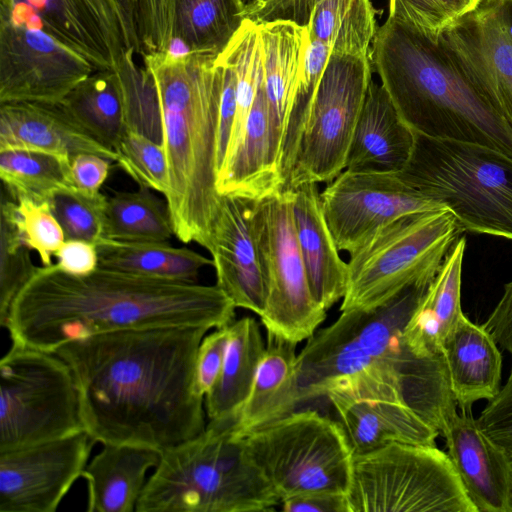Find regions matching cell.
Instances as JSON below:
<instances>
[{"label":"cell","mask_w":512,"mask_h":512,"mask_svg":"<svg viewBox=\"0 0 512 512\" xmlns=\"http://www.w3.org/2000/svg\"><path fill=\"white\" fill-rule=\"evenodd\" d=\"M210 329H127L73 340L54 352L71 368L85 430L96 442L163 452L206 427L195 384L199 344Z\"/></svg>","instance_id":"cell-1"},{"label":"cell","mask_w":512,"mask_h":512,"mask_svg":"<svg viewBox=\"0 0 512 512\" xmlns=\"http://www.w3.org/2000/svg\"><path fill=\"white\" fill-rule=\"evenodd\" d=\"M235 305L217 286L98 268L74 276L57 264L36 267L16 295L4 328L12 343L54 352L92 335L150 327L216 329Z\"/></svg>","instance_id":"cell-2"},{"label":"cell","mask_w":512,"mask_h":512,"mask_svg":"<svg viewBox=\"0 0 512 512\" xmlns=\"http://www.w3.org/2000/svg\"><path fill=\"white\" fill-rule=\"evenodd\" d=\"M439 269L431 270L371 310L342 311L297 354L298 407L325 398L333 384L355 378L396 389L440 435L456 413L444 356L417 352L405 328Z\"/></svg>","instance_id":"cell-3"},{"label":"cell","mask_w":512,"mask_h":512,"mask_svg":"<svg viewBox=\"0 0 512 512\" xmlns=\"http://www.w3.org/2000/svg\"><path fill=\"white\" fill-rule=\"evenodd\" d=\"M218 54L175 52L142 57L158 97L174 235L207 247L221 195L217 138L222 67Z\"/></svg>","instance_id":"cell-4"},{"label":"cell","mask_w":512,"mask_h":512,"mask_svg":"<svg viewBox=\"0 0 512 512\" xmlns=\"http://www.w3.org/2000/svg\"><path fill=\"white\" fill-rule=\"evenodd\" d=\"M372 67L414 133L482 144L512 157V128L436 42L390 19L377 28Z\"/></svg>","instance_id":"cell-5"},{"label":"cell","mask_w":512,"mask_h":512,"mask_svg":"<svg viewBox=\"0 0 512 512\" xmlns=\"http://www.w3.org/2000/svg\"><path fill=\"white\" fill-rule=\"evenodd\" d=\"M280 504L231 421L161 452L137 512H253Z\"/></svg>","instance_id":"cell-6"},{"label":"cell","mask_w":512,"mask_h":512,"mask_svg":"<svg viewBox=\"0 0 512 512\" xmlns=\"http://www.w3.org/2000/svg\"><path fill=\"white\" fill-rule=\"evenodd\" d=\"M410 187L456 218L463 231L512 240V157L478 143L415 133L404 167Z\"/></svg>","instance_id":"cell-7"},{"label":"cell","mask_w":512,"mask_h":512,"mask_svg":"<svg viewBox=\"0 0 512 512\" xmlns=\"http://www.w3.org/2000/svg\"><path fill=\"white\" fill-rule=\"evenodd\" d=\"M243 440L280 503L310 492L347 494L354 451L340 422L299 408Z\"/></svg>","instance_id":"cell-8"},{"label":"cell","mask_w":512,"mask_h":512,"mask_svg":"<svg viewBox=\"0 0 512 512\" xmlns=\"http://www.w3.org/2000/svg\"><path fill=\"white\" fill-rule=\"evenodd\" d=\"M349 512H478L436 445L391 443L354 454Z\"/></svg>","instance_id":"cell-9"},{"label":"cell","mask_w":512,"mask_h":512,"mask_svg":"<svg viewBox=\"0 0 512 512\" xmlns=\"http://www.w3.org/2000/svg\"><path fill=\"white\" fill-rule=\"evenodd\" d=\"M463 230L447 209L400 217L351 252L342 311L374 309L439 269Z\"/></svg>","instance_id":"cell-10"},{"label":"cell","mask_w":512,"mask_h":512,"mask_svg":"<svg viewBox=\"0 0 512 512\" xmlns=\"http://www.w3.org/2000/svg\"><path fill=\"white\" fill-rule=\"evenodd\" d=\"M83 430L69 365L55 352L12 343L0 360V452Z\"/></svg>","instance_id":"cell-11"},{"label":"cell","mask_w":512,"mask_h":512,"mask_svg":"<svg viewBox=\"0 0 512 512\" xmlns=\"http://www.w3.org/2000/svg\"><path fill=\"white\" fill-rule=\"evenodd\" d=\"M369 55L331 54L307 118L285 189L331 182L346 167L353 134L372 81Z\"/></svg>","instance_id":"cell-12"},{"label":"cell","mask_w":512,"mask_h":512,"mask_svg":"<svg viewBox=\"0 0 512 512\" xmlns=\"http://www.w3.org/2000/svg\"><path fill=\"white\" fill-rule=\"evenodd\" d=\"M292 201V189L259 200L256 228L268 287L261 322L267 333L298 344L315 334L326 318V309L310 289Z\"/></svg>","instance_id":"cell-13"},{"label":"cell","mask_w":512,"mask_h":512,"mask_svg":"<svg viewBox=\"0 0 512 512\" xmlns=\"http://www.w3.org/2000/svg\"><path fill=\"white\" fill-rule=\"evenodd\" d=\"M326 222L349 254L380 228L405 215L446 209L403 182L396 172L344 170L321 193Z\"/></svg>","instance_id":"cell-14"},{"label":"cell","mask_w":512,"mask_h":512,"mask_svg":"<svg viewBox=\"0 0 512 512\" xmlns=\"http://www.w3.org/2000/svg\"><path fill=\"white\" fill-rule=\"evenodd\" d=\"M95 443L83 430L0 452V511H56L83 475Z\"/></svg>","instance_id":"cell-15"},{"label":"cell","mask_w":512,"mask_h":512,"mask_svg":"<svg viewBox=\"0 0 512 512\" xmlns=\"http://www.w3.org/2000/svg\"><path fill=\"white\" fill-rule=\"evenodd\" d=\"M0 24L40 29L95 70H114L126 51L114 0H0Z\"/></svg>","instance_id":"cell-16"},{"label":"cell","mask_w":512,"mask_h":512,"mask_svg":"<svg viewBox=\"0 0 512 512\" xmlns=\"http://www.w3.org/2000/svg\"><path fill=\"white\" fill-rule=\"evenodd\" d=\"M439 41L512 128V0H483Z\"/></svg>","instance_id":"cell-17"},{"label":"cell","mask_w":512,"mask_h":512,"mask_svg":"<svg viewBox=\"0 0 512 512\" xmlns=\"http://www.w3.org/2000/svg\"><path fill=\"white\" fill-rule=\"evenodd\" d=\"M94 71L44 31L0 24V103H60Z\"/></svg>","instance_id":"cell-18"},{"label":"cell","mask_w":512,"mask_h":512,"mask_svg":"<svg viewBox=\"0 0 512 512\" xmlns=\"http://www.w3.org/2000/svg\"><path fill=\"white\" fill-rule=\"evenodd\" d=\"M340 417L354 454L391 443L435 445L439 431L388 386L367 379L335 383L325 393Z\"/></svg>","instance_id":"cell-19"},{"label":"cell","mask_w":512,"mask_h":512,"mask_svg":"<svg viewBox=\"0 0 512 512\" xmlns=\"http://www.w3.org/2000/svg\"><path fill=\"white\" fill-rule=\"evenodd\" d=\"M221 196L206 247L216 271V285L236 308L260 317L266 307L268 287L256 228L259 200Z\"/></svg>","instance_id":"cell-20"},{"label":"cell","mask_w":512,"mask_h":512,"mask_svg":"<svg viewBox=\"0 0 512 512\" xmlns=\"http://www.w3.org/2000/svg\"><path fill=\"white\" fill-rule=\"evenodd\" d=\"M376 13L372 0H255L244 6L242 16L257 23L293 22L334 55H369Z\"/></svg>","instance_id":"cell-21"},{"label":"cell","mask_w":512,"mask_h":512,"mask_svg":"<svg viewBox=\"0 0 512 512\" xmlns=\"http://www.w3.org/2000/svg\"><path fill=\"white\" fill-rule=\"evenodd\" d=\"M448 455L478 512H510L512 462L479 427L457 412L441 432Z\"/></svg>","instance_id":"cell-22"},{"label":"cell","mask_w":512,"mask_h":512,"mask_svg":"<svg viewBox=\"0 0 512 512\" xmlns=\"http://www.w3.org/2000/svg\"><path fill=\"white\" fill-rule=\"evenodd\" d=\"M8 149L42 151L70 161L81 153L117 160L116 152L90 136L62 102L0 103V150Z\"/></svg>","instance_id":"cell-23"},{"label":"cell","mask_w":512,"mask_h":512,"mask_svg":"<svg viewBox=\"0 0 512 512\" xmlns=\"http://www.w3.org/2000/svg\"><path fill=\"white\" fill-rule=\"evenodd\" d=\"M292 192L296 236L310 289L327 310L345 295L348 264L340 257L326 222L317 183L300 184Z\"/></svg>","instance_id":"cell-24"},{"label":"cell","mask_w":512,"mask_h":512,"mask_svg":"<svg viewBox=\"0 0 512 512\" xmlns=\"http://www.w3.org/2000/svg\"><path fill=\"white\" fill-rule=\"evenodd\" d=\"M220 195H237L262 200L284 189L272 145L269 108L263 81L233 148L226 154L217 173Z\"/></svg>","instance_id":"cell-25"},{"label":"cell","mask_w":512,"mask_h":512,"mask_svg":"<svg viewBox=\"0 0 512 512\" xmlns=\"http://www.w3.org/2000/svg\"><path fill=\"white\" fill-rule=\"evenodd\" d=\"M415 133L400 118L383 86L373 79L360 113L345 170L393 173L408 161Z\"/></svg>","instance_id":"cell-26"},{"label":"cell","mask_w":512,"mask_h":512,"mask_svg":"<svg viewBox=\"0 0 512 512\" xmlns=\"http://www.w3.org/2000/svg\"><path fill=\"white\" fill-rule=\"evenodd\" d=\"M258 26L272 152L282 177L281 154L285 126L302 68L307 31L302 26L284 20L261 22Z\"/></svg>","instance_id":"cell-27"},{"label":"cell","mask_w":512,"mask_h":512,"mask_svg":"<svg viewBox=\"0 0 512 512\" xmlns=\"http://www.w3.org/2000/svg\"><path fill=\"white\" fill-rule=\"evenodd\" d=\"M450 387L461 412H471L481 399L491 400L501 388L502 356L483 327L464 314L442 345Z\"/></svg>","instance_id":"cell-28"},{"label":"cell","mask_w":512,"mask_h":512,"mask_svg":"<svg viewBox=\"0 0 512 512\" xmlns=\"http://www.w3.org/2000/svg\"><path fill=\"white\" fill-rule=\"evenodd\" d=\"M161 452L137 445L104 444L87 464L88 512H133L146 486L147 472L155 468Z\"/></svg>","instance_id":"cell-29"},{"label":"cell","mask_w":512,"mask_h":512,"mask_svg":"<svg viewBox=\"0 0 512 512\" xmlns=\"http://www.w3.org/2000/svg\"><path fill=\"white\" fill-rule=\"evenodd\" d=\"M296 343L267 333V343L251 390L232 423L244 437L299 409Z\"/></svg>","instance_id":"cell-30"},{"label":"cell","mask_w":512,"mask_h":512,"mask_svg":"<svg viewBox=\"0 0 512 512\" xmlns=\"http://www.w3.org/2000/svg\"><path fill=\"white\" fill-rule=\"evenodd\" d=\"M465 247V237L453 244L405 328L408 342L423 355L443 356V342L464 314L461 279Z\"/></svg>","instance_id":"cell-31"},{"label":"cell","mask_w":512,"mask_h":512,"mask_svg":"<svg viewBox=\"0 0 512 512\" xmlns=\"http://www.w3.org/2000/svg\"><path fill=\"white\" fill-rule=\"evenodd\" d=\"M228 329L220 375L204 400L209 421L234 422L249 395L266 348L259 323L254 318L234 320Z\"/></svg>","instance_id":"cell-32"},{"label":"cell","mask_w":512,"mask_h":512,"mask_svg":"<svg viewBox=\"0 0 512 512\" xmlns=\"http://www.w3.org/2000/svg\"><path fill=\"white\" fill-rule=\"evenodd\" d=\"M99 266L146 277L197 282L212 259L167 242H130L104 238L97 244Z\"/></svg>","instance_id":"cell-33"},{"label":"cell","mask_w":512,"mask_h":512,"mask_svg":"<svg viewBox=\"0 0 512 512\" xmlns=\"http://www.w3.org/2000/svg\"><path fill=\"white\" fill-rule=\"evenodd\" d=\"M173 41L188 52L219 54L240 28L242 0H170Z\"/></svg>","instance_id":"cell-34"},{"label":"cell","mask_w":512,"mask_h":512,"mask_svg":"<svg viewBox=\"0 0 512 512\" xmlns=\"http://www.w3.org/2000/svg\"><path fill=\"white\" fill-rule=\"evenodd\" d=\"M62 104L90 136L114 150L125 129L123 92L115 70L94 71Z\"/></svg>","instance_id":"cell-35"},{"label":"cell","mask_w":512,"mask_h":512,"mask_svg":"<svg viewBox=\"0 0 512 512\" xmlns=\"http://www.w3.org/2000/svg\"><path fill=\"white\" fill-rule=\"evenodd\" d=\"M0 178L12 200L49 202L57 192L77 188L69 159L36 150H0Z\"/></svg>","instance_id":"cell-36"},{"label":"cell","mask_w":512,"mask_h":512,"mask_svg":"<svg viewBox=\"0 0 512 512\" xmlns=\"http://www.w3.org/2000/svg\"><path fill=\"white\" fill-rule=\"evenodd\" d=\"M174 235L166 201L149 188L117 192L107 198L104 238L130 242H167Z\"/></svg>","instance_id":"cell-37"},{"label":"cell","mask_w":512,"mask_h":512,"mask_svg":"<svg viewBox=\"0 0 512 512\" xmlns=\"http://www.w3.org/2000/svg\"><path fill=\"white\" fill-rule=\"evenodd\" d=\"M1 218L13 226L26 247L38 254L43 266L53 264L52 257L66 238L49 202L3 200Z\"/></svg>","instance_id":"cell-38"},{"label":"cell","mask_w":512,"mask_h":512,"mask_svg":"<svg viewBox=\"0 0 512 512\" xmlns=\"http://www.w3.org/2000/svg\"><path fill=\"white\" fill-rule=\"evenodd\" d=\"M106 204L107 198L100 191L87 192L78 188L57 192L49 200L66 239L96 245L104 239Z\"/></svg>","instance_id":"cell-39"},{"label":"cell","mask_w":512,"mask_h":512,"mask_svg":"<svg viewBox=\"0 0 512 512\" xmlns=\"http://www.w3.org/2000/svg\"><path fill=\"white\" fill-rule=\"evenodd\" d=\"M483 0H389V18L436 42Z\"/></svg>","instance_id":"cell-40"},{"label":"cell","mask_w":512,"mask_h":512,"mask_svg":"<svg viewBox=\"0 0 512 512\" xmlns=\"http://www.w3.org/2000/svg\"><path fill=\"white\" fill-rule=\"evenodd\" d=\"M117 165L139 186L165 194L168 187L167 159L162 143L125 129L114 148Z\"/></svg>","instance_id":"cell-41"},{"label":"cell","mask_w":512,"mask_h":512,"mask_svg":"<svg viewBox=\"0 0 512 512\" xmlns=\"http://www.w3.org/2000/svg\"><path fill=\"white\" fill-rule=\"evenodd\" d=\"M0 325L3 327L16 295L36 269L13 226L1 218Z\"/></svg>","instance_id":"cell-42"},{"label":"cell","mask_w":512,"mask_h":512,"mask_svg":"<svg viewBox=\"0 0 512 512\" xmlns=\"http://www.w3.org/2000/svg\"><path fill=\"white\" fill-rule=\"evenodd\" d=\"M136 33L145 52L165 51L172 42L170 0H136Z\"/></svg>","instance_id":"cell-43"},{"label":"cell","mask_w":512,"mask_h":512,"mask_svg":"<svg viewBox=\"0 0 512 512\" xmlns=\"http://www.w3.org/2000/svg\"><path fill=\"white\" fill-rule=\"evenodd\" d=\"M476 420L480 429L512 462V367L504 386L488 401Z\"/></svg>","instance_id":"cell-44"},{"label":"cell","mask_w":512,"mask_h":512,"mask_svg":"<svg viewBox=\"0 0 512 512\" xmlns=\"http://www.w3.org/2000/svg\"><path fill=\"white\" fill-rule=\"evenodd\" d=\"M228 326L216 328L205 335L199 344L195 362V384L203 397L211 391L220 375L229 338Z\"/></svg>","instance_id":"cell-45"},{"label":"cell","mask_w":512,"mask_h":512,"mask_svg":"<svg viewBox=\"0 0 512 512\" xmlns=\"http://www.w3.org/2000/svg\"><path fill=\"white\" fill-rule=\"evenodd\" d=\"M218 61L222 67V90L220 97L218 138H217V173L226 156L236 115V74L231 62L221 52Z\"/></svg>","instance_id":"cell-46"},{"label":"cell","mask_w":512,"mask_h":512,"mask_svg":"<svg viewBox=\"0 0 512 512\" xmlns=\"http://www.w3.org/2000/svg\"><path fill=\"white\" fill-rule=\"evenodd\" d=\"M58 267L74 276H86L99 266L97 245L77 239H66L56 252Z\"/></svg>","instance_id":"cell-47"},{"label":"cell","mask_w":512,"mask_h":512,"mask_svg":"<svg viewBox=\"0 0 512 512\" xmlns=\"http://www.w3.org/2000/svg\"><path fill=\"white\" fill-rule=\"evenodd\" d=\"M110 160L93 153H81L71 160V175L75 186L87 192H99L106 181Z\"/></svg>","instance_id":"cell-48"},{"label":"cell","mask_w":512,"mask_h":512,"mask_svg":"<svg viewBox=\"0 0 512 512\" xmlns=\"http://www.w3.org/2000/svg\"><path fill=\"white\" fill-rule=\"evenodd\" d=\"M286 512H349L346 494L310 492L281 501Z\"/></svg>","instance_id":"cell-49"},{"label":"cell","mask_w":512,"mask_h":512,"mask_svg":"<svg viewBox=\"0 0 512 512\" xmlns=\"http://www.w3.org/2000/svg\"><path fill=\"white\" fill-rule=\"evenodd\" d=\"M498 346L512 355V281L504 287V293L482 324Z\"/></svg>","instance_id":"cell-50"},{"label":"cell","mask_w":512,"mask_h":512,"mask_svg":"<svg viewBox=\"0 0 512 512\" xmlns=\"http://www.w3.org/2000/svg\"><path fill=\"white\" fill-rule=\"evenodd\" d=\"M118 9L126 50L138 54L139 43L136 33V0H114Z\"/></svg>","instance_id":"cell-51"},{"label":"cell","mask_w":512,"mask_h":512,"mask_svg":"<svg viewBox=\"0 0 512 512\" xmlns=\"http://www.w3.org/2000/svg\"><path fill=\"white\" fill-rule=\"evenodd\" d=\"M510 512H512V490H511V497H510Z\"/></svg>","instance_id":"cell-52"},{"label":"cell","mask_w":512,"mask_h":512,"mask_svg":"<svg viewBox=\"0 0 512 512\" xmlns=\"http://www.w3.org/2000/svg\"><path fill=\"white\" fill-rule=\"evenodd\" d=\"M242 1H243V3L246 5V4L251 3V2H253V1H255V0H242Z\"/></svg>","instance_id":"cell-53"}]
</instances>
